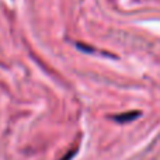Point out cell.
<instances>
[{
    "label": "cell",
    "mask_w": 160,
    "mask_h": 160,
    "mask_svg": "<svg viewBox=\"0 0 160 160\" xmlns=\"http://www.w3.org/2000/svg\"><path fill=\"white\" fill-rule=\"evenodd\" d=\"M139 115H141V112H138V111H132V112H125V114H121V115H117L114 119L118 121V122H121V124H124V122L133 121V119H136Z\"/></svg>",
    "instance_id": "obj_1"
},
{
    "label": "cell",
    "mask_w": 160,
    "mask_h": 160,
    "mask_svg": "<svg viewBox=\"0 0 160 160\" xmlns=\"http://www.w3.org/2000/svg\"><path fill=\"white\" fill-rule=\"evenodd\" d=\"M73 155H75V152H72V153H70V155H69V156H68V158H63V159H62V160H69V159H70V158H72V156H73Z\"/></svg>",
    "instance_id": "obj_2"
}]
</instances>
